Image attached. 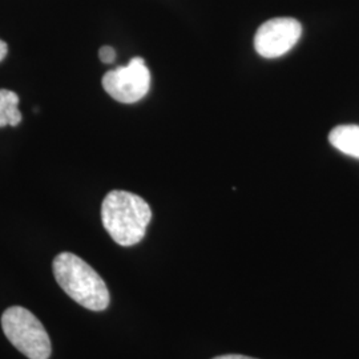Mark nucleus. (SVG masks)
<instances>
[{
    "label": "nucleus",
    "instance_id": "obj_3",
    "mask_svg": "<svg viewBox=\"0 0 359 359\" xmlns=\"http://www.w3.org/2000/svg\"><path fill=\"white\" fill-rule=\"evenodd\" d=\"M1 327L7 339L27 358H50V335L29 310L22 306L7 309L1 317Z\"/></svg>",
    "mask_w": 359,
    "mask_h": 359
},
{
    "label": "nucleus",
    "instance_id": "obj_10",
    "mask_svg": "<svg viewBox=\"0 0 359 359\" xmlns=\"http://www.w3.org/2000/svg\"><path fill=\"white\" fill-rule=\"evenodd\" d=\"M212 359H256L246 357V355H238V354H229V355H219V357H215Z\"/></svg>",
    "mask_w": 359,
    "mask_h": 359
},
{
    "label": "nucleus",
    "instance_id": "obj_1",
    "mask_svg": "<svg viewBox=\"0 0 359 359\" xmlns=\"http://www.w3.org/2000/svg\"><path fill=\"white\" fill-rule=\"evenodd\" d=\"M152 218L151 206L140 196L112 191L104 198L102 221L116 244L132 246L144 238Z\"/></svg>",
    "mask_w": 359,
    "mask_h": 359
},
{
    "label": "nucleus",
    "instance_id": "obj_9",
    "mask_svg": "<svg viewBox=\"0 0 359 359\" xmlns=\"http://www.w3.org/2000/svg\"><path fill=\"white\" fill-rule=\"evenodd\" d=\"M7 52H8V46L6 41L0 40V62L7 56Z\"/></svg>",
    "mask_w": 359,
    "mask_h": 359
},
{
    "label": "nucleus",
    "instance_id": "obj_8",
    "mask_svg": "<svg viewBox=\"0 0 359 359\" xmlns=\"http://www.w3.org/2000/svg\"><path fill=\"white\" fill-rule=\"evenodd\" d=\"M99 56L102 59V62L105 65H111L114 63L116 59V51L112 47H108V46H104L100 48L99 51Z\"/></svg>",
    "mask_w": 359,
    "mask_h": 359
},
{
    "label": "nucleus",
    "instance_id": "obj_6",
    "mask_svg": "<svg viewBox=\"0 0 359 359\" xmlns=\"http://www.w3.org/2000/svg\"><path fill=\"white\" fill-rule=\"evenodd\" d=\"M329 142L339 152L359 158L358 126H339L330 132Z\"/></svg>",
    "mask_w": 359,
    "mask_h": 359
},
{
    "label": "nucleus",
    "instance_id": "obj_7",
    "mask_svg": "<svg viewBox=\"0 0 359 359\" xmlns=\"http://www.w3.org/2000/svg\"><path fill=\"white\" fill-rule=\"evenodd\" d=\"M22 121L19 111V96L8 90H0V128L11 126L16 127Z\"/></svg>",
    "mask_w": 359,
    "mask_h": 359
},
{
    "label": "nucleus",
    "instance_id": "obj_5",
    "mask_svg": "<svg viewBox=\"0 0 359 359\" xmlns=\"http://www.w3.org/2000/svg\"><path fill=\"white\" fill-rule=\"evenodd\" d=\"M302 35V26L293 18H276L258 28L255 47L258 55L274 59L290 51Z\"/></svg>",
    "mask_w": 359,
    "mask_h": 359
},
{
    "label": "nucleus",
    "instance_id": "obj_4",
    "mask_svg": "<svg viewBox=\"0 0 359 359\" xmlns=\"http://www.w3.org/2000/svg\"><path fill=\"white\" fill-rule=\"evenodd\" d=\"M151 87V72L142 57H133L128 65L108 71L103 76V88L116 102H140Z\"/></svg>",
    "mask_w": 359,
    "mask_h": 359
},
{
    "label": "nucleus",
    "instance_id": "obj_2",
    "mask_svg": "<svg viewBox=\"0 0 359 359\" xmlns=\"http://www.w3.org/2000/svg\"><path fill=\"white\" fill-rule=\"evenodd\" d=\"M56 283L79 305L103 311L109 305V292L103 278L74 253H60L52 264Z\"/></svg>",
    "mask_w": 359,
    "mask_h": 359
}]
</instances>
